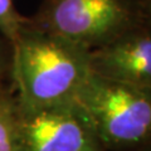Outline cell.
Segmentation results:
<instances>
[{"mask_svg": "<svg viewBox=\"0 0 151 151\" xmlns=\"http://www.w3.org/2000/svg\"><path fill=\"white\" fill-rule=\"evenodd\" d=\"M12 89L20 112L76 100L91 73V50L27 18L12 43Z\"/></svg>", "mask_w": 151, "mask_h": 151, "instance_id": "1", "label": "cell"}, {"mask_svg": "<svg viewBox=\"0 0 151 151\" xmlns=\"http://www.w3.org/2000/svg\"><path fill=\"white\" fill-rule=\"evenodd\" d=\"M107 151H131L151 144V86L91 73L76 96Z\"/></svg>", "mask_w": 151, "mask_h": 151, "instance_id": "2", "label": "cell"}, {"mask_svg": "<svg viewBox=\"0 0 151 151\" xmlns=\"http://www.w3.org/2000/svg\"><path fill=\"white\" fill-rule=\"evenodd\" d=\"M146 18V0H43L29 20L92 50Z\"/></svg>", "mask_w": 151, "mask_h": 151, "instance_id": "3", "label": "cell"}, {"mask_svg": "<svg viewBox=\"0 0 151 151\" xmlns=\"http://www.w3.org/2000/svg\"><path fill=\"white\" fill-rule=\"evenodd\" d=\"M18 151L107 150L83 107L72 100L29 112L19 111Z\"/></svg>", "mask_w": 151, "mask_h": 151, "instance_id": "4", "label": "cell"}, {"mask_svg": "<svg viewBox=\"0 0 151 151\" xmlns=\"http://www.w3.org/2000/svg\"><path fill=\"white\" fill-rule=\"evenodd\" d=\"M91 70L115 81L151 86V23L146 20L91 50Z\"/></svg>", "mask_w": 151, "mask_h": 151, "instance_id": "5", "label": "cell"}, {"mask_svg": "<svg viewBox=\"0 0 151 151\" xmlns=\"http://www.w3.org/2000/svg\"><path fill=\"white\" fill-rule=\"evenodd\" d=\"M19 110L12 87L0 93V151H18Z\"/></svg>", "mask_w": 151, "mask_h": 151, "instance_id": "6", "label": "cell"}, {"mask_svg": "<svg viewBox=\"0 0 151 151\" xmlns=\"http://www.w3.org/2000/svg\"><path fill=\"white\" fill-rule=\"evenodd\" d=\"M25 20L27 17L18 12L14 0H0V34L9 43L17 38Z\"/></svg>", "mask_w": 151, "mask_h": 151, "instance_id": "7", "label": "cell"}, {"mask_svg": "<svg viewBox=\"0 0 151 151\" xmlns=\"http://www.w3.org/2000/svg\"><path fill=\"white\" fill-rule=\"evenodd\" d=\"M12 64V45L0 34V93L5 88V79L10 76Z\"/></svg>", "mask_w": 151, "mask_h": 151, "instance_id": "8", "label": "cell"}, {"mask_svg": "<svg viewBox=\"0 0 151 151\" xmlns=\"http://www.w3.org/2000/svg\"><path fill=\"white\" fill-rule=\"evenodd\" d=\"M146 15L147 20L151 23V0H146Z\"/></svg>", "mask_w": 151, "mask_h": 151, "instance_id": "9", "label": "cell"}, {"mask_svg": "<svg viewBox=\"0 0 151 151\" xmlns=\"http://www.w3.org/2000/svg\"><path fill=\"white\" fill-rule=\"evenodd\" d=\"M131 151H151V144L145 145V146H142V147H139V149L131 150Z\"/></svg>", "mask_w": 151, "mask_h": 151, "instance_id": "10", "label": "cell"}]
</instances>
